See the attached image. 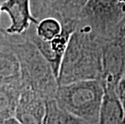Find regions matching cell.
Segmentation results:
<instances>
[{"label": "cell", "mask_w": 125, "mask_h": 124, "mask_svg": "<svg viewBox=\"0 0 125 124\" xmlns=\"http://www.w3.org/2000/svg\"><path fill=\"white\" fill-rule=\"evenodd\" d=\"M103 42L104 39L88 28L77 24L61 63L58 86L79 81H100Z\"/></svg>", "instance_id": "obj_1"}, {"label": "cell", "mask_w": 125, "mask_h": 124, "mask_svg": "<svg viewBox=\"0 0 125 124\" xmlns=\"http://www.w3.org/2000/svg\"><path fill=\"white\" fill-rule=\"evenodd\" d=\"M7 36L20 64L21 88L36 92L45 101L55 99L58 84L49 63L21 35L7 33Z\"/></svg>", "instance_id": "obj_2"}, {"label": "cell", "mask_w": 125, "mask_h": 124, "mask_svg": "<svg viewBox=\"0 0 125 124\" xmlns=\"http://www.w3.org/2000/svg\"><path fill=\"white\" fill-rule=\"evenodd\" d=\"M103 95L99 80L79 81L58 86L55 101L61 111L97 124Z\"/></svg>", "instance_id": "obj_3"}, {"label": "cell", "mask_w": 125, "mask_h": 124, "mask_svg": "<svg viewBox=\"0 0 125 124\" xmlns=\"http://www.w3.org/2000/svg\"><path fill=\"white\" fill-rule=\"evenodd\" d=\"M125 15V0H87L77 24L88 28L103 39L116 30Z\"/></svg>", "instance_id": "obj_4"}, {"label": "cell", "mask_w": 125, "mask_h": 124, "mask_svg": "<svg viewBox=\"0 0 125 124\" xmlns=\"http://www.w3.org/2000/svg\"><path fill=\"white\" fill-rule=\"evenodd\" d=\"M124 73L125 43L116 28L110 36L104 39L103 44L100 81L104 91H115L117 84Z\"/></svg>", "instance_id": "obj_5"}, {"label": "cell", "mask_w": 125, "mask_h": 124, "mask_svg": "<svg viewBox=\"0 0 125 124\" xmlns=\"http://www.w3.org/2000/svg\"><path fill=\"white\" fill-rule=\"evenodd\" d=\"M61 32L51 40H44L38 37L36 32L35 24H31L27 31L21 34L23 38L31 42L42 54V56L47 60V61L51 65L57 78L64 53L67 48L72 34L76 29L77 20L65 21L61 23Z\"/></svg>", "instance_id": "obj_6"}, {"label": "cell", "mask_w": 125, "mask_h": 124, "mask_svg": "<svg viewBox=\"0 0 125 124\" xmlns=\"http://www.w3.org/2000/svg\"><path fill=\"white\" fill-rule=\"evenodd\" d=\"M45 102L36 92L21 88L14 118L21 124H43L46 111Z\"/></svg>", "instance_id": "obj_7"}, {"label": "cell", "mask_w": 125, "mask_h": 124, "mask_svg": "<svg viewBox=\"0 0 125 124\" xmlns=\"http://www.w3.org/2000/svg\"><path fill=\"white\" fill-rule=\"evenodd\" d=\"M1 11L8 15L10 24L4 28L10 35H21L39 22L31 15L29 0H5L1 4Z\"/></svg>", "instance_id": "obj_8"}, {"label": "cell", "mask_w": 125, "mask_h": 124, "mask_svg": "<svg viewBox=\"0 0 125 124\" xmlns=\"http://www.w3.org/2000/svg\"><path fill=\"white\" fill-rule=\"evenodd\" d=\"M0 84L21 86L19 60L3 28H0Z\"/></svg>", "instance_id": "obj_9"}, {"label": "cell", "mask_w": 125, "mask_h": 124, "mask_svg": "<svg viewBox=\"0 0 125 124\" xmlns=\"http://www.w3.org/2000/svg\"><path fill=\"white\" fill-rule=\"evenodd\" d=\"M124 114L115 91H104L97 124H121Z\"/></svg>", "instance_id": "obj_10"}, {"label": "cell", "mask_w": 125, "mask_h": 124, "mask_svg": "<svg viewBox=\"0 0 125 124\" xmlns=\"http://www.w3.org/2000/svg\"><path fill=\"white\" fill-rule=\"evenodd\" d=\"M21 86L0 84V124L14 118Z\"/></svg>", "instance_id": "obj_11"}, {"label": "cell", "mask_w": 125, "mask_h": 124, "mask_svg": "<svg viewBox=\"0 0 125 124\" xmlns=\"http://www.w3.org/2000/svg\"><path fill=\"white\" fill-rule=\"evenodd\" d=\"M87 0H55V19L60 23L77 20Z\"/></svg>", "instance_id": "obj_12"}, {"label": "cell", "mask_w": 125, "mask_h": 124, "mask_svg": "<svg viewBox=\"0 0 125 124\" xmlns=\"http://www.w3.org/2000/svg\"><path fill=\"white\" fill-rule=\"evenodd\" d=\"M31 12L40 22L47 18L55 19V0H29Z\"/></svg>", "instance_id": "obj_13"}, {"label": "cell", "mask_w": 125, "mask_h": 124, "mask_svg": "<svg viewBox=\"0 0 125 124\" xmlns=\"http://www.w3.org/2000/svg\"><path fill=\"white\" fill-rule=\"evenodd\" d=\"M62 31V24L54 18H47L40 21L36 25V32L38 37L44 40H51Z\"/></svg>", "instance_id": "obj_14"}, {"label": "cell", "mask_w": 125, "mask_h": 124, "mask_svg": "<svg viewBox=\"0 0 125 124\" xmlns=\"http://www.w3.org/2000/svg\"><path fill=\"white\" fill-rule=\"evenodd\" d=\"M46 111L43 124H62L61 110L57 107L55 99L47 100L45 102Z\"/></svg>", "instance_id": "obj_15"}, {"label": "cell", "mask_w": 125, "mask_h": 124, "mask_svg": "<svg viewBox=\"0 0 125 124\" xmlns=\"http://www.w3.org/2000/svg\"><path fill=\"white\" fill-rule=\"evenodd\" d=\"M115 94L117 95V97L119 98L120 102L122 108L124 110V123H125V73L123 75V76L119 81L118 84L115 88Z\"/></svg>", "instance_id": "obj_16"}, {"label": "cell", "mask_w": 125, "mask_h": 124, "mask_svg": "<svg viewBox=\"0 0 125 124\" xmlns=\"http://www.w3.org/2000/svg\"><path fill=\"white\" fill-rule=\"evenodd\" d=\"M61 116H62V124H92L82 118L74 117L62 111H61Z\"/></svg>", "instance_id": "obj_17"}, {"label": "cell", "mask_w": 125, "mask_h": 124, "mask_svg": "<svg viewBox=\"0 0 125 124\" xmlns=\"http://www.w3.org/2000/svg\"><path fill=\"white\" fill-rule=\"evenodd\" d=\"M118 31L119 34H120L122 39H123L124 42L125 43V15L124 17L123 20H122V22L119 23V25L118 26Z\"/></svg>", "instance_id": "obj_18"}, {"label": "cell", "mask_w": 125, "mask_h": 124, "mask_svg": "<svg viewBox=\"0 0 125 124\" xmlns=\"http://www.w3.org/2000/svg\"><path fill=\"white\" fill-rule=\"evenodd\" d=\"M1 124H21V123L15 119V118H9V119L4 121V122Z\"/></svg>", "instance_id": "obj_19"}, {"label": "cell", "mask_w": 125, "mask_h": 124, "mask_svg": "<svg viewBox=\"0 0 125 124\" xmlns=\"http://www.w3.org/2000/svg\"><path fill=\"white\" fill-rule=\"evenodd\" d=\"M1 4H2V2L1 1H0V15H1Z\"/></svg>", "instance_id": "obj_20"}, {"label": "cell", "mask_w": 125, "mask_h": 124, "mask_svg": "<svg viewBox=\"0 0 125 124\" xmlns=\"http://www.w3.org/2000/svg\"><path fill=\"white\" fill-rule=\"evenodd\" d=\"M0 1H1V2H3V1H5V0H0Z\"/></svg>", "instance_id": "obj_21"}, {"label": "cell", "mask_w": 125, "mask_h": 124, "mask_svg": "<svg viewBox=\"0 0 125 124\" xmlns=\"http://www.w3.org/2000/svg\"><path fill=\"white\" fill-rule=\"evenodd\" d=\"M121 124H125V123H124H124H122Z\"/></svg>", "instance_id": "obj_22"}]
</instances>
